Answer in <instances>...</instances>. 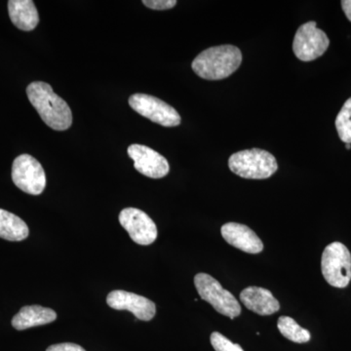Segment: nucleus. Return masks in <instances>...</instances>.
Masks as SVG:
<instances>
[{"label": "nucleus", "instance_id": "1", "mask_svg": "<svg viewBox=\"0 0 351 351\" xmlns=\"http://www.w3.org/2000/svg\"><path fill=\"white\" fill-rule=\"evenodd\" d=\"M27 95L32 107L46 125L56 131L68 130L73 124V113L66 101L58 96L48 83L32 82Z\"/></svg>", "mask_w": 351, "mask_h": 351}, {"label": "nucleus", "instance_id": "2", "mask_svg": "<svg viewBox=\"0 0 351 351\" xmlns=\"http://www.w3.org/2000/svg\"><path fill=\"white\" fill-rule=\"evenodd\" d=\"M242 63V53L233 45H219L202 51L193 60V71L206 80H221L232 75Z\"/></svg>", "mask_w": 351, "mask_h": 351}, {"label": "nucleus", "instance_id": "3", "mask_svg": "<svg viewBox=\"0 0 351 351\" xmlns=\"http://www.w3.org/2000/svg\"><path fill=\"white\" fill-rule=\"evenodd\" d=\"M228 167L244 179L265 180L276 174L278 164L270 152L252 149L233 154L228 159Z\"/></svg>", "mask_w": 351, "mask_h": 351}, {"label": "nucleus", "instance_id": "4", "mask_svg": "<svg viewBox=\"0 0 351 351\" xmlns=\"http://www.w3.org/2000/svg\"><path fill=\"white\" fill-rule=\"evenodd\" d=\"M321 270L332 287H348L351 280V254L348 247L341 242L328 245L321 258Z\"/></svg>", "mask_w": 351, "mask_h": 351}, {"label": "nucleus", "instance_id": "5", "mask_svg": "<svg viewBox=\"0 0 351 351\" xmlns=\"http://www.w3.org/2000/svg\"><path fill=\"white\" fill-rule=\"evenodd\" d=\"M195 285L201 299L211 304L219 313L230 319H234L241 313V306L234 295L223 289L214 277L206 274H196Z\"/></svg>", "mask_w": 351, "mask_h": 351}, {"label": "nucleus", "instance_id": "6", "mask_svg": "<svg viewBox=\"0 0 351 351\" xmlns=\"http://www.w3.org/2000/svg\"><path fill=\"white\" fill-rule=\"evenodd\" d=\"M12 181L21 191L39 195L46 188V175L43 165L29 154L16 157L12 165Z\"/></svg>", "mask_w": 351, "mask_h": 351}, {"label": "nucleus", "instance_id": "7", "mask_svg": "<svg viewBox=\"0 0 351 351\" xmlns=\"http://www.w3.org/2000/svg\"><path fill=\"white\" fill-rule=\"evenodd\" d=\"M129 105L138 114L159 125L176 127L181 124V117L172 106L151 95H132Z\"/></svg>", "mask_w": 351, "mask_h": 351}, {"label": "nucleus", "instance_id": "8", "mask_svg": "<svg viewBox=\"0 0 351 351\" xmlns=\"http://www.w3.org/2000/svg\"><path fill=\"white\" fill-rule=\"evenodd\" d=\"M330 45L328 36L311 21L302 25L295 34L293 51L302 62H311L322 56Z\"/></svg>", "mask_w": 351, "mask_h": 351}, {"label": "nucleus", "instance_id": "9", "mask_svg": "<svg viewBox=\"0 0 351 351\" xmlns=\"http://www.w3.org/2000/svg\"><path fill=\"white\" fill-rule=\"evenodd\" d=\"M119 223L135 243L147 246L156 241L158 232L151 217L137 208H125L119 214Z\"/></svg>", "mask_w": 351, "mask_h": 351}, {"label": "nucleus", "instance_id": "10", "mask_svg": "<svg viewBox=\"0 0 351 351\" xmlns=\"http://www.w3.org/2000/svg\"><path fill=\"white\" fill-rule=\"evenodd\" d=\"M127 152L134 161V168L145 177L161 179L169 173L167 159L147 145H131Z\"/></svg>", "mask_w": 351, "mask_h": 351}, {"label": "nucleus", "instance_id": "11", "mask_svg": "<svg viewBox=\"0 0 351 351\" xmlns=\"http://www.w3.org/2000/svg\"><path fill=\"white\" fill-rule=\"evenodd\" d=\"M107 304L117 311H128L138 320L151 321L156 314V306L154 302L143 295L115 290L107 297Z\"/></svg>", "mask_w": 351, "mask_h": 351}, {"label": "nucleus", "instance_id": "12", "mask_svg": "<svg viewBox=\"0 0 351 351\" xmlns=\"http://www.w3.org/2000/svg\"><path fill=\"white\" fill-rule=\"evenodd\" d=\"M221 237L228 244L249 254L263 250L262 240L248 226L239 223H225L221 228Z\"/></svg>", "mask_w": 351, "mask_h": 351}, {"label": "nucleus", "instance_id": "13", "mask_svg": "<svg viewBox=\"0 0 351 351\" xmlns=\"http://www.w3.org/2000/svg\"><path fill=\"white\" fill-rule=\"evenodd\" d=\"M240 300L247 308L258 315H271L279 311L280 304L269 290L261 287H248L240 293Z\"/></svg>", "mask_w": 351, "mask_h": 351}, {"label": "nucleus", "instance_id": "14", "mask_svg": "<svg viewBox=\"0 0 351 351\" xmlns=\"http://www.w3.org/2000/svg\"><path fill=\"white\" fill-rule=\"evenodd\" d=\"M57 319V313L53 309L41 306L22 307L19 313L14 316L12 326L18 331L29 328L43 326Z\"/></svg>", "mask_w": 351, "mask_h": 351}, {"label": "nucleus", "instance_id": "15", "mask_svg": "<svg viewBox=\"0 0 351 351\" xmlns=\"http://www.w3.org/2000/svg\"><path fill=\"white\" fill-rule=\"evenodd\" d=\"M8 13L11 22L21 31L31 32L38 27L39 15L32 0H10Z\"/></svg>", "mask_w": 351, "mask_h": 351}, {"label": "nucleus", "instance_id": "16", "mask_svg": "<svg viewBox=\"0 0 351 351\" xmlns=\"http://www.w3.org/2000/svg\"><path fill=\"white\" fill-rule=\"evenodd\" d=\"M29 234V226L20 217L0 209V239L18 242L27 239Z\"/></svg>", "mask_w": 351, "mask_h": 351}, {"label": "nucleus", "instance_id": "17", "mask_svg": "<svg viewBox=\"0 0 351 351\" xmlns=\"http://www.w3.org/2000/svg\"><path fill=\"white\" fill-rule=\"evenodd\" d=\"M277 327L281 335L293 343H307L311 338V332L300 326L293 318L289 316H281L277 323Z\"/></svg>", "mask_w": 351, "mask_h": 351}, {"label": "nucleus", "instance_id": "18", "mask_svg": "<svg viewBox=\"0 0 351 351\" xmlns=\"http://www.w3.org/2000/svg\"><path fill=\"white\" fill-rule=\"evenodd\" d=\"M339 137L346 144L351 145V97L343 104L336 119Z\"/></svg>", "mask_w": 351, "mask_h": 351}, {"label": "nucleus", "instance_id": "19", "mask_svg": "<svg viewBox=\"0 0 351 351\" xmlns=\"http://www.w3.org/2000/svg\"><path fill=\"white\" fill-rule=\"evenodd\" d=\"M210 341L216 351H244L239 343H232L219 332H214L210 337Z\"/></svg>", "mask_w": 351, "mask_h": 351}, {"label": "nucleus", "instance_id": "20", "mask_svg": "<svg viewBox=\"0 0 351 351\" xmlns=\"http://www.w3.org/2000/svg\"><path fill=\"white\" fill-rule=\"evenodd\" d=\"M143 3L154 10H169L176 6V0H144Z\"/></svg>", "mask_w": 351, "mask_h": 351}, {"label": "nucleus", "instance_id": "21", "mask_svg": "<svg viewBox=\"0 0 351 351\" xmlns=\"http://www.w3.org/2000/svg\"><path fill=\"white\" fill-rule=\"evenodd\" d=\"M46 351H86L82 346L76 345V343H64L53 345L46 350Z\"/></svg>", "mask_w": 351, "mask_h": 351}, {"label": "nucleus", "instance_id": "22", "mask_svg": "<svg viewBox=\"0 0 351 351\" xmlns=\"http://www.w3.org/2000/svg\"><path fill=\"white\" fill-rule=\"evenodd\" d=\"M341 7H343V10L346 17L351 22V0H343L341 1Z\"/></svg>", "mask_w": 351, "mask_h": 351}, {"label": "nucleus", "instance_id": "23", "mask_svg": "<svg viewBox=\"0 0 351 351\" xmlns=\"http://www.w3.org/2000/svg\"><path fill=\"white\" fill-rule=\"evenodd\" d=\"M346 149H351V145H350V144H346Z\"/></svg>", "mask_w": 351, "mask_h": 351}]
</instances>
